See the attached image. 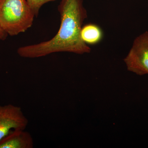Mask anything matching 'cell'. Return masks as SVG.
I'll use <instances>...</instances> for the list:
<instances>
[{
  "instance_id": "obj_1",
  "label": "cell",
  "mask_w": 148,
  "mask_h": 148,
  "mask_svg": "<svg viewBox=\"0 0 148 148\" xmlns=\"http://www.w3.org/2000/svg\"><path fill=\"white\" fill-rule=\"evenodd\" d=\"M58 10L61 24L56 35L46 41L18 48L17 53L19 56L35 58L58 52L78 54L90 53L91 49L81 37L84 21L87 17L83 1L61 0Z\"/></svg>"
},
{
  "instance_id": "obj_2",
  "label": "cell",
  "mask_w": 148,
  "mask_h": 148,
  "mask_svg": "<svg viewBox=\"0 0 148 148\" xmlns=\"http://www.w3.org/2000/svg\"><path fill=\"white\" fill-rule=\"evenodd\" d=\"M35 17L27 0H0V26L8 35L26 32Z\"/></svg>"
},
{
  "instance_id": "obj_3",
  "label": "cell",
  "mask_w": 148,
  "mask_h": 148,
  "mask_svg": "<svg viewBox=\"0 0 148 148\" xmlns=\"http://www.w3.org/2000/svg\"><path fill=\"white\" fill-rule=\"evenodd\" d=\"M124 61L129 71L139 75L148 74V32L135 39Z\"/></svg>"
},
{
  "instance_id": "obj_4",
  "label": "cell",
  "mask_w": 148,
  "mask_h": 148,
  "mask_svg": "<svg viewBox=\"0 0 148 148\" xmlns=\"http://www.w3.org/2000/svg\"><path fill=\"white\" fill-rule=\"evenodd\" d=\"M28 123L20 107L12 104L0 106V141L13 130L26 129Z\"/></svg>"
},
{
  "instance_id": "obj_5",
  "label": "cell",
  "mask_w": 148,
  "mask_h": 148,
  "mask_svg": "<svg viewBox=\"0 0 148 148\" xmlns=\"http://www.w3.org/2000/svg\"><path fill=\"white\" fill-rule=\"evenodd\" d=\"M33 137L25 130H16L0 141V148H33Z\"/></svg>"
},
{
  "instance_id": "obj_6",
  "label": "cell",
  "mask_w": 148,
  "mask_h": 148,
  "mask_svg": "<svg viewBox=\"0 0 148 148\" xmlns=\"http://www.w3.org/2000/svg\"><path fill=\"white\" fill-rule=\"evenodd\" d=\"M103 35L101 27L92 23L83 26L81 31L82 39L88 45L98 44L103 40Z\"/></svg>"
},
{
  "instance_id": "obj_7",
  "label": "cell",
  "mask_w": 148,
  "mask_h": 148,
  "mask_svg": "<svg viewBox=\"0 0 148 148\" xmlns=\"http://www.w3.org/2000/svg\"><path fill=\"white\" fill-rule=\"evenodd\" d=\"M56 0H27L28 4L34 12L36 17L38 15L40 9L44 5Z\"/></svg>"
},
{
  "instance_id": "obj_8",
  "label": "cell",
  "mask_w": 148,
  "mask_h": 148,
  "mask_svg": "<svg viewBox=\"0 0 148 148\" xmlns=\"http://www.w3.org/2000/svg\"><path fill=\"white\" fill-rule=\"evenodd\" d=\"M8 34L3 30L0 26V40H5L8 36Z\"/></svg>"
}]
</instances>
